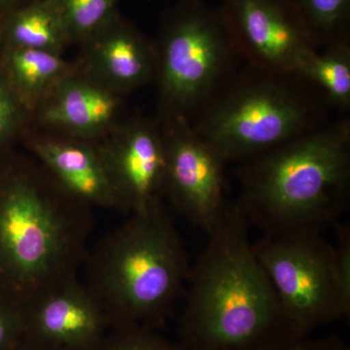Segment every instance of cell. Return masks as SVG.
Masks as SVG:
<instances>
[{
	"instance_id": "obj_1",
	"label": "cell",
	"mask_w": 350,
	"mask_h": 350,
	"mask_svg": "<svg viewBox=\"0 0 350 350\" xmlns=\"http://www.w3.org/2000/svg\"><path fill=\"white\" fill-rule=\"evenodd\" d=\"M248 226L234 202L207 232L184 293L178 333L186 350H273L306 337L258 261Z\"/></svg>"
},
{
	"instance_id": "obj_2",
	"label": "cell",
	"mask_w": 350,
	"mask_h": 350,
	"mask_svg": "<svg viewBox=\"0 0 350 350\" xmlns=\"http://www.w3.org/2000/svg\"><path fill=\"white\" fill-rule=\"evenodd\" d=\"M239 179L236 204L264 237L322 234L349 202V118L246 161Z\"/></svg>"
},
{
	"instance_id": "obj_3",
	"label": "cell",
	"mask_w": 350,
	"mask_h": 350,
	"mask_svg": "<svg viewBox=\"0 0 350 350\" xmlns=\"http://www.w3.org/2000/svg\"><path fill=\"white\" fill-rule=\"evenodd\" d=\"M192 265L169 213L158 204L131 214L90 255L85 284L112 328L156 330L185 293Z\"/></svg>"
},
{
	"instance_id": "obj_4",
	"label": "cell",
	"mask_w": 350,
	"mask_h": 350,
	"mask_svg": "<svg viewBox=\"0 0 350 350\" xmlns=\"http://www.w3.org/2000/svg\"><path fill=\"white\" fill-rule=\"evenodd\" d=\"M85 206L33 175L0 177V295L22 305L75 275L89 232Z\"/></svg>"
},
{
	"instance_id": "obj_5",
	"label": "cell",
	"mask_w": 350,
	"mask_h": 350,
	"mask_svg": "<svg viewBox=\"0 0 350 350\" xmlns=\"http://www.w3.org/2000/svg\"><path fill=\"white\" fill-rule=\"evenodd\" d=\"M330 105L297 73L246 66L211 98L193 128L227 161H248L326 124Z\"/></svg>"
},
{
	"instance_id": "obj_6",
	"label": "cell",
	"mask_w": 350,
	"mask_h": 350,
	"mask_svg": "<svg viewBox=\"0 0 350 350\" xmlns=\"http://www.w3.org/2000/svg\"><path fill=\"white\" fill-rule=\"evenodd\" d=\"M156 48L161 124H192L241 59L220 9L202 0H182L170 11Z\"/></svg>"
},
{
	"instance_id": "obj_7",
	"label": "cell",
	"mask_w": 350,
	"mask_h": 350,
	"mask_svg": "<svg viewBox=\"0 0 350 350\" xmlns=\"http://www.w3.org/2000/svg\"><path fill=\"white\" fill-rule=\"evenodd\" d=\"M255 254L282 308L303 336L349 319L335 275V247L322 234L262 237Z\"/></svg>"
},
{
	"instance_id": "obj_8",
	"label": "cell",
	"mask_w": 350,
	"mask_h": 350,
	"mask_svg": "<svg viewBox=\"0 0 350 350\" xmlns=\"http://www.w3.org/2000/svg\"><path fill=\"white\" fill-rule=\"evenodd\" d=\"M165 144L163 194L193 225L209 232L229 206L227 161L187 122L161 124Z\"/></svg>"
},
{
	"instance_id": "obj_9",
	"label": "cell",
	"mask_w": 350,
	"mask_h": 350,
	"mask_svg": "<svg viewBox=\"0 0 350 350\" xmlns=\"http://www.w3.org/2000/svg\"><path fill=\"white\" fill-rule=\"evenodd\" d=\"M219 9L246 66L296 73L319 49L292 0H224Z\"/></svg>"
},
{
	"instance_id": "obj_10",
	"label": "cell",
	"mask_w": 350,
	"mask_h": 350,
	"mask_svg": "<svg viewBox=\"0 0 350 350\" xmlns=\"http://www.w3.org/2000/svg\"><path fill=\"white\" fill-rule=\"evenodd\" d=\"M24 337L63 350H98L111 329L105 308L85 283L69 276L18 306Z\"/></svg>"
},
{
	"instance_id": "obj_11",
	"label": "cell",
	"mask_w": 350,
	"mask_h": 350,
	"mask_svg": "<svg viewBox=\"0 0 350 350\" xmlns=\"http://www.w3.org/2000/svg\"><path fill=\"white\" fill-rule=\"evenodd\" d=\"M100 150L119 211L131 215L160 204L165 176L162 126L133 120Z\"/></svg>"
},
{
	"instance_id": "obj_12",
	"label": "cell",
	"mask_w": 350,
	"mask_h": 350,
	"mask_svg": "<svg viewBox=\"0 0 350 350\" xmlns=\"http://www.w3.org/2000/svg\"><path fill=\"white\" fill-rule=\"evenodd\" d=\"M86 42L88 76L113 93H129L156 79V45L131 25L116 18Z\"/></svg>"
},
{
	"instance_id": "obj_13",
	"label": "cell",
	"mask_w": 350,
	"mask_h": 350,
	"mask_svg": "<svg viewBox=\"0 0 350 350\" xmlns=\"http://www.w3.org/2000/svg\"><path fill=\"white\" fill-rule=\"evenodd\" d=\"M33 150L59 189L83 206L119 209L100 149L71 140L44 139Z\"/></svg>"
},
{
	"instance_id": "obj_14",
	"label": "cell",
	"mask_w": 350,
	"mask_h": 350,
	"mask_svg": "<svg viewBox=\"0 0 350 350\" xmlns=\"http://www.w3.org/2000/svg\"><path fill=\"white\" fill-rule=\"evenodd\" d=\"M118 96L88 75L70 73L43 100L41 119L76 137H98L118 114Z\"/></svg>"
},
{
	"instance_id": "obj_15",
	"label": "cell",
	"mask_w": 350,
	"mask_h": 350,
	"mask_svg": "<svg viewBox=\"0 0 350 350\" xmlns=\"http://www.w3.org/2000/svg\"><path fill=\"white\" fill-rule=\"evenodd\" d=\"M9 85L24 105L45 100L71 69L61 54L49 51L11 48L7 54Z\"/></svg>"
},
{
	"instance_id": "obj_16",
	"label": "cell",
	"mask_w": 350,
	"mask_h": 350,
	"mask_svg": "<svg viewBox=\"0 0 350 350\" xmlns=\"http://www.w3.org/2000/svg\"><path fill=\"white\" fill-rule=\"evenodd\" d=\"M325 98L332 109H350V43L312 51L296 71Z\"/></svg>"
},
{
	"instance_id": "obj_17",
	"label": "cell",
	"mask_w": 350,
	"mask_h": 350,
	"mask_svg": "<svg viewBox=\"0 0 350 350\" xmlns=\"http://www.w3.org/2000/svg\"><path fill=\"white\" fill-rule=\"evenodd\" d=\"M11 48L61 54L69 42L61 17L51 0H36L14 14L7 25Z\"/></svg>"
},
{
	"instance_id": "obj_18",
	"label": "cell",
	"mask_w": 350,
	"mask_h": 350,
	"mask_svg": "<svg viewBox=\"0 0 350 350\" xmlns=\"http://www.w3.org/2000/svg\"><path fill=\"white\" fill-rule=\"evenodd\" d=\"M319 48L350 43V0H292Z\"/></svg>"
},
{
	"instance_id": "obj_19",
	"label": "cell",
	"mask_w": 350,
	"mask_h": 350,
	"mask_svg": "<svg viewBox=\"0 0 350 350\" xmlns=\"http://www.w3.org/2000/svg\"><path fill=\"white\" fill-rule=\"evenodd\" d=\"M69 42L88 41L116 19L117 0H51Z\"/></svg>"
},
{
	"instance_id": "obj_20",
	"label": "cell",
	"mask_w": 350,
	"mask_h": 350,
	"mask_svg": "<svg viewBox=\"0 0 350 350\" xmlns=\"http://www.w3.org/2000/svg\"><path fill=\"white\" fill-rule=\"evenodd\" d=\"M98 350H186L155 330L144 327L110 329Z\"/></svg>"
},
{
	"instance_id": "obj_21",
	"label": "cell",
	"mask_w": 350,
	"mask_h": 350,
	"mask_svg": "<svg viewBox=\"0 0 350 350\" xmlns=\"http://www.w3.org/2000/svg\"><path fill=\"white\" fill-rule=\"evenodd\" d=\"M24 338L19 306L0 295V350H13Z\"/></svg>"
},
{
	"instance_id": "obj_22",
	"label": "cell",
	"mask_w": 350,
	"mask_h": 350,
	"mask_svg": "<svg viewBox=\"0 0 350 350\" xmlns=\"http://www.w3.org/2000/svg\"><path fill=\"white\" fill-rule=\"evenodd\" d=\"M335 247V275L342 300L350 306V228L338 225Z\"/></svg>"
},
{
	"instance_id": "obj_23",
	"label": "cell",
	"mask_w": 350,
	"mask_h": 350,
	"mask_svg": "<svg viewBox=\"0 0 350 350\" xmlns=\"http://www.w3.org/2000/svg\"><path fill=\"white\" fill-rule=\"evenodd\" d=\"M23 105L8 81L0 78V144L12 135L22 119Z\"/></svg>"
},
{
	"instance_id": "obj_24",
	"label": "cell",
	"mask_w": 350,
	"mask_h": 350,
	"mask_svg": "<svg viewBox=\"0 0 350 350\" xmlns=\"http://www.w3.org/2000/svg\"><path fill=\"white\" fill-rule=\"evenodd\" d=\"M273 350H350V347L338 336L317 338L306 336Z\"/></svg>"
},
{
	"instance_id": "obj_25",
	"label": "cell",
	"mask_w": 350,
	"mask_h": 350,
	"mask_svg": "<svg viewBox=\"0 0 350 350\" xmlns=\"http://www.w3.org/2000/svg\"><path fill=\"white\" fill-rule=\"evenodd\" d=\"M13 350H63L55 349V347H48V345L40 344V342H34L29 338H23L20 344Z\"/></svg>"
},
{
	"instance_id": "obj_26",
	"label": "cell",
	"mask_w": 350,
	"mask_h": 350,
	"mask_svg": "<svg viewBox=\"0 0 350 350\" xmlns=\"http://www.w3.org/2000/svg\"><path fill=\"white\" fill-rule=\"evenodd\" d=\"M12 1V0H0V2Z\"/></svg>"
}]
</instances>
